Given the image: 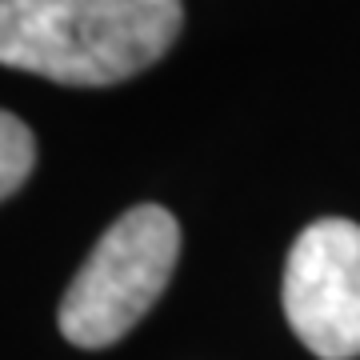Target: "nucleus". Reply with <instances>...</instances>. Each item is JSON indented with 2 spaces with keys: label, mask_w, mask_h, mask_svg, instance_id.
<instances>
[{
  "label": "nucleus",
  "mask_w": 360,
  "mask_h": 360,
  "mask_svg": "<svg viewBox=\"0 0 360 360\" xmlns=\"http://www.w3.org/2000/svg\"><path fill=\"white\" fill-rule=\"evenodd\" d=\"M180 25V0H0V65L104 89L153 68Z\"/></svg>",
  "instance_id": "nucleus-1"
},
{
  "label": "nucleus",
  "mask_w": 360,
  "mask_h": 360,
  "mask_svg": "<svg viewBox=\"0 0 360 360\" xmlns=\"http://www.w3.org/2000/svg\"><path fill=\"white\" fill-rule=\"evenodd\" d=\"M180 257V224L160 205H136L104 232L60 300V333L77 348H108L144 321Z\"/></svg>",
  "instance_id": "nucleus-2"
},
{
  "label": "nucleus",
  "mask_w": 360,
  "mask_h": 360,
  "mask_svg": "<svg viewBox=\"0 0 360 360\" xmlns=\"http://www.w3.org/2000/svg\"><path fill=\"white\" fill-rule=\"evenodd\" d=\"M284 316L321 360L360 356V224L312 220L284 264Z\"/></svg>",
  "instance_id": "nucleus-3"
},
{
  "label": "nucleus",
  "mask_w": 360,
  "mask_h": 360,
  "mask_svg": "<svg viewBox=\"0 0 360 360\" xmlns=\"http://www.w3.org/2000/svg\"><path fill=\"white\" fill-rule=\"evenodd\" d=\"M32 165H37V141L28 124L0 108V200H8L25 184Z\"/></svg>",
  "instance_id": "nucleus-4"
}]
</instances>
